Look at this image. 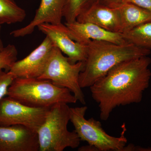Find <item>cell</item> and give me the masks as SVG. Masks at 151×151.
Wrapping results in <instances>:
<instances>
[{"label": "cell", "instance_id": "cell-1", "mask_svg": "<svg viewBox=\"0 0 151 151\" xmlns=\"http://www.w3.org/2000/svg\"><path fill=\"white\" fill-rule=\"evenodd\" d=\"M151 63L148 56L127 60L89 87L92 98L98 104L101 120H108L117 107L140 103L150 85Z\"/></svg>", "mask_w": 151, "mask_h": 151}, {"label": "cell", "instance_id": "cell-14", "mask_svg": "<svg viewBox=\"0 0 151 151\" xmlns=\"http://www.w3.org/2000/svg\"><path fill=\"white\" fill-rule=\"evenodd\" d=\"M116 8L119 10L121 17V33L151 21V12L136 5L122 3Z\"/></svg>", "mask_w": 151, "mask_h": 151}, {"label": "cell", "instance_id": "cell-12", "mask_svg": "<svg viewBox=\"0 0 151 151\" xmlns=\"http://www.w3.org/2000/svg\"><path fill=\"white\" fill-rule=\"evenodd\" d=\"M65 24L70 37L83 44L87 45L91 40L103 41L119 44L128 42L122 34L107 30L91 23L76 21L65 22Z\"/></svg>", "mask_w": 151, "mask_h": 151}, {"label": "cell", "instance_id": "cell-6", "mask_svg": "<svg viewBox=\"0 0 151 151\" xmlns=\"http://www.w3.org/2000/svg\"><path fill=\"white\" fill-rule=\"evenodd\" d=\"M84 65L83 61L71 63L67 57L54 46L43 73L38 78L50 80L56 86L67 88L77 101L85 105V96L79 82V75Z\"/></svg>", "mask_w": 151, "mask_h": 151}, {"label": "cell", "instance_id": "cell-8", "mask_svg": "<svg viewBox=\"0 0 151 151\" xmlns=\"http://www.w3.org/2000/svg\"><path fill=\"white\" fill-rule=\"evenodd\" d=\"M37 28L50 40L54 46L67 55L71 63L86 61L87 44L80 43L72 39L65 24L62 23L58 24L44 23L40 25Z\"/></svg>", "mask_w": 151, "mask_h": 151}, {"label": "cell", "instance_id": "cell-11", "mask_svg": "<svg viewBox=\"0 0 151 151\" xmlns=\"http://www.w3.org/2000/svg\"><path fill=\"white\" fill-rule=\"evenodd\" d=\"M66 0H41L39 7L33 19L24 27L10 33L14 37H23L31 34L40 25L44 23L58 24L61 23Z\"/></svg>", "mask_w": 151, "mask_h": 151}, {"label": "cell", "instance_id": "cell-4", "mask_svg": "<svg viewBox=\"0 0 151 151\" xmlns=\"http://www.w3.org/2000/svg\"><path fill=\"white\" fill-rule=\"evenodd\" d=\"M70 107L68 104L56 103L50 108L44 122L37 132L40 151H63L75 149L81 140L74 130L68 129L70 121Z\"/></svg>", "mask_w": 151, "mask_h": 151}, {"label": "cell", "instance_id": "cell-19", "mask_svg": "<svg viewBox=\"0 0 151 151\" xmlns=\"http://www.w3.org/2000/svg\"><path fill=\"white\" fill-rule=\"evenodd\" d=\"M16 78L10 71L0 70V101L7 95L9 87Z\"/></svg>", "mask_w": 151, "mask_h": 151}, {"label": "cell", "instance_id": "cell-5", "mask_svg": "<svg viewBox=\"0 0 151 151\" xmlns=\"http://www.w3.org/2000/svg\"><path fill=\"white\" fill-rule=\"evenodd\" d=\"M87 108L85 105L70 108V121L81 141L87 142L96 151H124L128 141L125 123L122 125L120 137L111 136L103 129L101 122L93 118H85Z\"/></svg>", "mask_w": 151, "mask_h": 151}, {"label": "cell", "instance_id": "cell-18", "mask_svg": "<svg viewBox=\"0 0 151 151\" xmlns=\"http://www.w3.org/2000/svg\"><path fill=\"white\" fill-rule=\"evenodd\" d=\"M18 51L14 45L9 44L0 52V70L9 71L17 59Z\"/></svg>", "mask_w": 151, "mask_h": 151}, {"label": "cell", "instance_id": "cell-20", "mask_svg": "<svg viewBox=\"0 0 151 151\" xmlns=\"http://www.w3.org/2000/svg\"><path fill=\"white\" fill-rule=\"evenodd\" d=\"M122 3H129L141 7L151 12V0H122Z\"/></svg>", "mask_w": 151, "mask_h": 151}, {"label": "cell", "instance_id": "cell-13", "mask_svg": "<svg viewBox=\"0 0 151 151\" xmlns=\"http://www.w3.org/2000/svg\"><path fill=\"white\" fill-rule=\"evenodd\" d=\"M76 21L91 23L113 32H122L121 17L118 9L107 6L98 2L81 14Z\"/></svg>", "mask_w": 151, "mask_h": 151}, {"label": "cell", "instance_id": "cell-16", "mask_svg": "<svg viewBox=\"0 0 151 151\" xmlns=\"http://www.w3.org/2000/svg\"><path fill=\"white\" fill-rule=\"evenodd\" d=\"M128 42L151 50V21L121 33Z\"/></svg>", "mask_w": 151, "mask_h": 151}, {"label": "cell", "instance_id": "cell-9", "mask_svg": "<svg viewBox=\"0 0 151 151\" xmlns=\"http://www.w3.org/2000/svg\"><path fill=\"white\" fill-rule=\"evenodd\" d=\"M54 45L47 37L23 59L17 60L9 71L19 78H38L43 73Z\"/></svg>", "mask_w": 151, "mask_h": 151}, {"label": "cell", "instance_id": "cell-17", "mask_svg": "<svg viewBox=\"0 0 151 151\" xmlns=\"http://www.w3.org/2000/svg\"><path fill=\"white\" fill-rule=\"evenodd\" d=\"M98 0H66L63 11V17L67 23L76 21L78 17Z\"/></svg>", "mask_w": 151, "mask_h": 151}, {"label": "cell", "instance_id": "cell-3", "mask_svg": "<svg viewBox=\"0 0 151 151\" xmlns=\"http://www.w3.org/2000/svg\"><path fill=\"white\" fill-rule=\"evenodd\" d=\"M7 96L35 108H50L58 103L78 101L67 88L56 86L50 80L37 78L17 77L9 87Z\"/></svg>", "mask_w": 151, "mask_h": 151}, {"label": "cell", "instance_id": "cell-15", "mask_svg": "<svg viewBox=\"0 0 151 151\" xmlns=\"http://www.w3.org/2000/svg\"><path fill=\"white\" fill-rule=\"evenodd\" d=\"M26 13L15 0H0V24H11L22 22Z\"/></svg>", "mask_w": 151, "mask_h": 151}, {"label": "cell", "instance_id": "cell-2", "mask_svg": "<svg viewBox=\"0 0 151 151\" xmlns=\"http://www.w3.org/2000/svg\"><path fill=\"white\" fill-rule=\"evenodd\" d=\"M87 56L83 70L79 75L81 88L90 87L113 68L127 60L148 56L149 50L130 42L119 44L91 40L87 44Z\"/></svg>", "mask_w": 151, "mask_h": 151}, {"label": "cell", "instance_id": "cell-7", "mask_svg": "<svg viewBox=\"0 0 151 151\" xmlns=\"http://www.w3.org/2000/svg\"><path fill=\"white\" fill-rule=\"evenodd\" d=\"M50 108L30 107L6 96L0 101V126L22 125L37 133Z\"/></svg>", "mask_w": 151, "mask_h": 151}, {"label": "cell", "instance_id": "cell-21", "mask_svg": "<svg viewBox=\"0 0 151 151\" xmlns=\"http://www.w3.org/2000/svg\"><path fill=\"white\" fill-rule=\"evenodd\" d=\"M98 2L107 6L116 8L122 3V0H98Z\"/></svg>", "mask_w": 151, "mask_h": 151}, {"label": "cell", "instance_id": "cell-10", "mask_svg": "<svg viewBox=\"0 0 151 151\" xmlns=\"http://www.w3.org/2000/svg\"><path fill=\"white\" fill-rule=\"evenodd\" d=\"M37 133L20 125L0 126V151H38Z\"/></svg>", "mask_w": 151, "mask_h": 151}, {"label": "cell", "instance_id": "cell-22", "mask_svg": "<svg viewBox=\"0 0 151 151\" xmlns=\"http://www.w3.org/2000/svg\"><path fill=\"white\" fill-rule=\"evenodd\" d=\"M1 24H0V52L1 51L4 47L2 40L1 36Z\"/></svg>", "mask_w": 151, "mask_h": 151}]
</instances>
